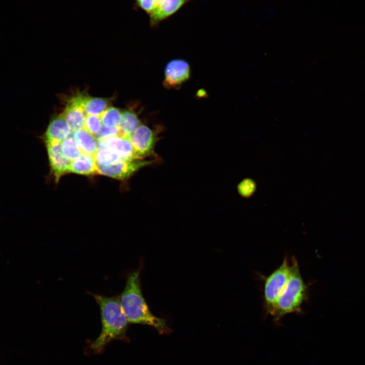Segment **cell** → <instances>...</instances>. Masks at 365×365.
Listing matches in <instances>:
<instances>
[{"instance_id": "obj_1", "label": "cell", "mask_w": 365, "mask_h": 365, "mask_svg": "<svg viewBox=\"0 0 365 365\" xmlns=\"http://www.w3.org/2000/svg\"><path fill=\"white\" fill-rule=\"evenodd\" d=\"M141 267L128 274L119 301L129 322L147 325L161 334H169L171 330L165 319L154 315L142 295L140 281Z\"/></svg>"}, {"instance_id": "obj_2", "label": "cell", "mask_w": 365, "mask_h": 365, "mask_svg": "<svg viewBox=\"0 0 365 365\" xmlns=\"http://www.w3.org/2000/svg\"><path fill=\"white\" fill-rule=\"evenodd\" d=\"M92 295L99 306L102 328L99 336L91 344L90 349L94 353H99L112 341L125 338L129 322L119 297Z\"/></svg>"}, {"instance_id": "obj_3", "label": "cell", "mask_w": 365, "mask_h": 365, "mask_svg": "<svg viewBox=\"0 0 365 365\" xmlns=\"http://www.w3.org/2000/svg\"><path fill=\"white\" fill-rule=\"evenodd\" d=\"M307 287L302 277L297 260L294 258L290 266L289 278L278 297L272 315L278 322L285 315L298 313L306 299Z\"/></svg>"}, {"instance_id": "obj_4", "label": "cell", "mask_w": 365, "mask_h": 365, "mask_svg": "<svg viewBox=\"0 0 365 365\" xmlns=\"http://www.w3.org/2000/svg\"><path fill=\"white\" fill-rule=\"evenodd\" d=\"M290 265L286 259L266 279L264 302L268 313L272 314L277 300L287 282Z\"/></svg>"}, {"instance_id": "obj_5", "label": "cell", "mask_w": 365, "mask_h": 365, "mask_svg": "<svg viewBox=\"0 0 365 365\" xmlns=\"http://www.w3.org/2000/svg\"><path fill=\"white\" fill-rule=\"evenodd\" d=\"M128 138L140 159L148 157L158 159V156L155 152V147L159 140L157 131L141 124Z\"/></svg>"}, {"instance_id": "obj_6", "label": "cell", "mask_w": 365, "mask_h": 365, "mask_svg": "<svg viewBox=\"0 0 365 365\" xmlns=\"http://www.w3.org/2000/svg\"><path fill=\"white\" fill-rule=\"evenodd\" d=\"M156 159H139L132 161L119 160L108 165H97L98 174L124 180L129 178L141 168L152 164Z\"/></svg>"}, {"instance_id": "obj_7", "label": "cell", "mask_w": 365, "mask_h": 365, "mask_svg": "<svg viewBox=\"0 0 365 365\" xmlns=\"http://www.w3.org/2000/svg\"><path fill=\"white\" fill-rule=\"evenodd\" d=\"M190 76L189 63L182 59H173L165 66L163 85L167 89L178 88L189 79Z\"/></svg>"}, {"instance_id": "obj_8", "label": "cell", "mask_w": 365, "mask_h": 365, "mask_svg": "<svg viewBox=\"0 0 365 365\" xmlns=\"http://www.w3.org/2000/svg\"><path fill=\"white\" fill-rule=\"evenodd\" d=\"M87 94L79 93L67 101L62 113L72 132L84 128L87 116L83 109V104Z\"/></svg>"}, {"instance_id": "obj_9", "label": "cell", "mask_w": 365, "mask_h": 365, "mask_svg": "<svg viewBox=\"0 0 365 365\" xmlns=\"http://www.w3.org/2000/svg\"><path fill=\"white\" fill-rule=\"evenodd\" d=\"M51 172L57 182L61 176L69 172L71 161L63 154L61 143H46Z\"/></svg>"}, {"instance_id": "obj_10", "label": "cell", "mask_w": 365, "mask_h": 365, "mask_svg": "<svg viewBox=\"0 0 365 365\" xmlns=\"http://www.w3.org/2000/svg\"><path fill=\"white\" fill-rule=\"evenodd\" d=\"M193 0H157L155 9L149 16L151 27L158 26Z\"/></svg>"}, {"instance_id": "obj_11", "label": "cell", "mask_w": 365, "mask_h": 365, "mask_svg": "<svg viewBox=\"0 0 365 365\" xmlns=\"http://www.w3.org/2000/svg\"><path fill=\"white\" fill-rule=\"evenodd\" d=\"M98 141V145L111 149L119 156L121 160L132 161L140 159L127 137L116 136Z\"/></svg>"}, {"instance_id": "obj_12", "label": "cell", "mask_w": 365, "mask_h": 365, "mask_svg": "<svg viewBox=\"0 0 365 365\" xmlns=\"http://www.w3.org/2000/svg\"><path fill=\"white\" fill-rule=\"evenodd\" d=\"M71 132L68 123L62 113L56 115L51 119L43 138L45 143H61L69 136Z\"/></svg>"}, {"instance_id": "obj_13", "label": "cell", "mask_w": 365, "mask_h": 365, "mask_svg": "<svg viewBox=\"0 0 365 365\" xmlns=\"http://www.w3.org/2000/svg\"><path fill=\"white\" fill-rule=\"evenodd\" d=\"M69 172L86 175L98 174L94 157L82 154L78 159L71 162Z\"/></svg>"}, {"instance_id": "obj_14", "label": "cell", "mask_w": 365, "mask_h": 365, "mask_svg": "<svg viewBox=\"0 0 365 365\" xmlns=\"http://www.w3.org/2000/svg\"><path fill=\"white\" fill-rule=\"evenodd\" d=\"M74 138L83 154L94 156L98 148L94 136L83 128L74 132Z\"/></svg>"}, {"instance_id": "obj_15", "label": "cell", "mask_w": 365, "mask_h": 365, "mask_svg": "<svg viewBox=\"0 0 365 365\" xmlns=\"http://www.w3.org/2000/svg\"><path fill=\"white\" fill-rule=\"evenodd\" d=\"M141 124L137 114L132 110L122 112V118L118 128L119 136L128 138L131 134Z\"/></svg>"}, {"instance_id": "obj_16", "label": "cell", "mask_w": 365, "mask_h": 365, "mask_svg": "<svg viewBox=\"0 0 365 365\" xmlns=\"http://www.w3.org/2000/svg\"><path fill=\"white\" fill-rule=\"evenodd\" d=\"M110 99L93 97L87 94L83 104V109L87 115L100 116L110 107Z\"/></svg>"}, {"instance_id": "obj_17", "label": "cell", "mask_w": 365, "mask_h": 365, "mask_svg": "<svg viewBox=\"0 0 365 365\" xmlns=\"http://www.w3.org/2000/svg\"><path fill=\"white\" fill-rule=\"evenodd\" d=\"M97 148L94 156L97 165H108L121 160L119 156L111 149L98 144Z\"/></svg>"}, {"instance_id": "obj_18", "label": "cell", "mask_w": 365, "mask_h": 365, "mask_svg": "<svg viewBox=\"0 0 365 365\" xmlns=\"http://www.w3.org/2000/svg\"><path fill=\"white\" fill-rule=\"evenodd\" d=\"M122 113L120 109L110 106L100 115L102 124L107 128L118 127L121 120Z\"/></svg>"}, {"instance_id": "obj_19", "label": "cell", "mask_w": 365, "mask_h": 365, "mask_svg": "<svg viewBox=\"0 0 365 365\" xmlns=\"http://www.w3.org/2000/svg\"><path fill=\"white\" fill-rule=\"evenodd\" d=\"M61 145L63 155L71 161L78 159L83 154L71 136L63 140Z\"/></svg>"}, {"instance_id": "obj_20", "label": "cell", "mask_w": 365, "mask_h": 365, "mask_svg": "<svg viewBox=\"0 0 365 365\" xmlns=\"http://www.w3.org/2000/svg\"><path fill=\"white\" fill-rule=\"evenodd\" d=\"M102 124L100 116L87 115L84 129L95 137L101 131Z\"/></svg>"}, {"instance_id": "obj_21", "label": "cell", "mask_w": 365, "mask_h": 365, "mask_svg": "<svg viewBox=\"0 0 365 365\" xmlns=\"http://www.w3.org/2000/svg\"><path fill=\"white\" fill-rule=\"evenodd\" d=\"M134 8L141 10L148 16L155 9L157 0H133Z\"/></svg>"}, {"instance_id": "obj_22", "label": "cell", "mask_w": 365, "mask_h": 365, "mask_svg": "<svg viewBox=\"0 0 365 365\" xmlns=\"http://www.w3.org/2000/svg\"><path fill=\"white\" fill-rule=\"evenodd\" d=\"M116 136H119L118 127L107 128L104 126L95 138L97 140L100 141Z\"/></svg>"}]
</instances>
